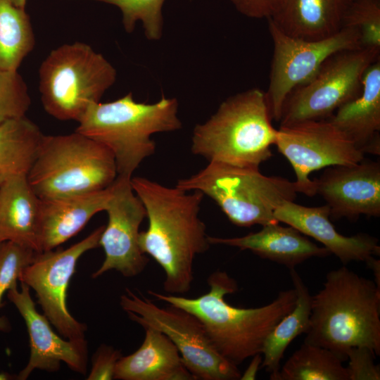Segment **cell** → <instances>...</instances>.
<instances>
[{
    "instance_id": "35",
    "label": "cell",
    "mask_w": 380,
    "mask_h": 380,
    "mask_svg": "<svg viewBox=\"0 0 380 380\" xmlns=\"http://www.w3.org/2000/svg\"><path fill=\"white\" fill-rule=\"evenodd\" d=\"M253 359L243 374L241 375V380H254L258 369L261 367L262 356L261 353H258L252 357Z\"/></svg>"
},
{
    "instance_id": "3",
    "label": "cell",
    "mask_w": 380,
    "mask_h": 380,
    "mask_svg": "<svg viewBox=\"0 0 380 380\" xmlns=\"http://www.w3.org/2000/svg\"><path fill=\"white\" fill-rule=\"evenodd\" d=\"M310 321L303 342L330 350L343 362L357 346L380 355V287L346 266L327 274L312 296Z\"/></svg>"
},
{
    "instance_id": "26",
    "label": "cell",
    "mask_w": 380,
    "mask_h": 380,
    "mask_svg": "<svg viewBox=\"0 0 380 380\" xmlns=\"http://www.w3.org/2000/svg\"><path fill=\"white\" fill-rule=\"evenodd\" d=\"M35 44L30 18L9 0H0V69L18 70Z\"/></svg>"
},
{
    "instance_id": "24",
    "label": "cell",
    "mask_w": 380,
    "mask_h": 380,
    "mask_svg": "<svg viewBox=\"0 0 380 380\" xmlns=\"http://www.w3.org/2000/svg\"><path fill=\"white\" fill-rule=\"evenodd\" d=\"M289 272L296 293L295 305L270 332L261 352L263 355L261 367L270 374V380L278 373L289 345L298 336L306 334L310 324L312 296L296 268L290 269Z\"/></svg>"
},
{
    "instance_id": "22",
    "label": "cell",
    "mask_w": 380,
    "mask_h": 380,
    "mask_svg": "<svg viewBox=\"0 0 380 380\" xmlns=\"http://www.w3.org/2000/svg\"><path fill=\"white\" fill-rule=\"evenodd\" d=\"M40 198L27 175L14 177L0 186V241H10L40 252Z\"/></svg>"
},
{
    "instance_id": "15",
    "label": "cell",
    "mask_w": 380,
    "mask_h": 380,
    "mask_svg": "<svg viewBox=\"0 0 380 380\" xmlns=\"http://www.w3.org/2000/svg\"><path fill=\"white\" fill-rule=\"evenodd\" d=\"M20 283V290L15 285L7 291L8 298L25 321L30 338V358L17 379L26 380L34 369L57 372L61 362L75 372L85 374L88 362L86 339L73 341L58 336L46 317L37 310L30 288Z\"/></svg>"
},
{
    "instance_id": "12",
    "label": "cell",
    "mask_w": 380,
    "mask_h": 380,
    "mask_svg": "<svg viewBox=\"0 0 380 380\" xmlns=\"http://www.w3.org/2000/svg\"><path fill=\"white\" fill-rule=\"evenodd\" d=\"M104 226L66 249L36 253L23 271L19 281L35 292L38 303L51 324L63 338L85 339L87 327L78 322L67 307V290L80 258L99 246Z\"/></svg>"
},
{
    "instance_id": "23",
    "label": "cell",
    "mask_w": 380,
    "mask_h": 380,
    "mask_svg": "<svg viewBox=\"0 0 380 380\" xmlns=\"http://www.w3.org/2000/svg\"><path fill=\"white\" fill-rule=\"evenodd\" d=\"M352 0H286L270 19L291 37L314 41L331 37L342 28V21Z\"/></svg>"
},
{
    "instance_id": "5",
    "label": "cell",
    "mask_w": 380,
    "mask_h": 380,
    "mask_svg": "<svg viewBox=\"0 0 380 380\" xmlns=\"http://www.w3.org/2000/svg\"><path fill=\"white\" fill-rule=\"evenodd\" d=\"M271 120L265 92L253 88L236 94L195 126L191 151L208 162L259 169L272 157L277 136Z\"/></svg>"
},
{
    "instance_id": "1",
    "label": "cell",
    "mask_w": 380,
    "mask_h": 380,
    "mask_svg": "<svg viewBox=\"0 0 380 380\" xmlns=\"http://www.w3.org/2000/svg\"><path fill=\"white\" fill-rule=\"evenodd\" d=\"M130 182L148 222L146 230L139 233L141 251L163 270L167 293H187L194 279V260L210 245L205 224L199 217L204 195L141 177H132Z\"/></svg>"
},
{
    "instance_id": "9",
    "label": "cell",
    "mask_w": 380,
    "mask_h": 380,
    "mask_svg": "<svg viewBox=\"0 0 380 380\" xmlns=\"http://www.w3.org/2000/svg\"><path fill=\"white\" fill-rule=\"evenodd\" d=\"M120 305L129 319L144 329L164 334L176 346L195 379H240L237 366L215 349L203 325L191 313L171 305L160 307L129 289L120 296Z\"/></svg>"
},
{
    "instance_id": "20",
    "label": "cell",
    "mask_w": 380,
    "mask_h": 380,
    "mask_svg": "<svg viewBox=\"0 0 380 380\" xmlns=\"http://www.w3.org/2000/svg\"><path fill=\"white\" fill-rule=\"evenodd\" d=\"M279 223L264 225L258 232L239 237L208 236V241L210 244L249 250L289 270L312 257L324 258L331 254L327 248L318 246L294 227H283Z\"/></svg>"
},
{
    "instance_id": "7",
    "label": "cell",
    "mask_w": 380,
    "mask_h": 380,
    "mask_svg": "<svg viewBox=\"0 0 380 380\" xmlns=\"http://www.w3.org/2000/svg\"><path fill=\"white\" fill-rule=\"evenodd\" d=\"M175 186L201 191L232 224L243 227L279 222L274 210L284 201H293L298 193L295 182L286 178L220 162H208L199 172L178 179Z\"/></svg>"
},
{
    "instance_id": "37",
    "label": "cell",
    "mask_w": 380,
    "mask_h": 380,
    "mask_svg": "<svg viewBox=\"0 0 380 380\" xmlns=\"http://www.w3.org/2000/svg\"><path fill=\"white\" fill-rule=\"evenodd\" d=\"M7 328V322L4 320V318H0V329H4ZM11 377L9 374L6 373H0V380H8Z\"/></svg>"
},
{
    "instance_id": "27",
    "label": "cell",
    "mask_w": 380,
    "mask_h": 380,
    "mask_svg": "<svg viewBox=\"0 0 380 380\" xmlns=\"http://www.w3.org/2000/svg\"><path fill=\"white\" fill-rule=\"evenodd\" d=\"M271 380H348V375L330 350L303 342Z\"/></svg>"
},
{
    "instance_id": "4",
    "label": "cell",
    "mask_w": 380,
    "mask_h": 380,
    "mask_svg": "<svg viewBox=\"0 0 380 380\" xmlns=\"http://www.w3.org/2000/svg\"><path fill=\"white\" fill-rule=\"evenodd\" d=\"M175 98L153 103L137 102L129 92L110 102L89 105L75 131L105 146L113 153L118 176L132 178L142 161L156 151L151 135L182 128Z\"/></svg>"
},
{
    "instance_id": "16",
    "label": "cell",
    "mask_w": 380,
    "mask_h": 380,
    "mask_svg": "<svg viewBox=\"0 0 380 380\" xmlns=\"http://www.w3.org/2000/svg\"><path fill=\"white\" fill-rule=\"evenodd\" d=\"M319 194L336 220L355 221L360 215H380V163L365 160L355 164L327 167L314 180Z\"/></svg>"
},
{
    "instance_id": "21",
    "label": "cell",
    "mask_w": 380,
    "mask_h": 380,
    "mask_svg": "<svg viewBox=\"0 0 380 380\" xmlns=\"http://www.w3.org/2000/svg\"><path fill=\"white\" fill-rule=\"evenodd\" d=\"M141 346L122 356L114 374L120 380H195L173 343L162 332L144 328Z\"/></svg>"
},
{
    "instance_id": "14",
    "label": "cell",
    "mask_w": 380,
    "mask_h": 380,
    "mask_svg": "<svg viewBox=\"0 0 380 380\" xmlns=\"http://www.w3.org/2000/svg\"><path fill=\"white\" fill-rule=\"evenodd\" d=\"M130 180L118 176L110 186L111 195L105 210L108 223L99 239L105 258L92 274L93 278L110 270L119 272L125 277H136L148 264L139 243V227L146 217V210Z\"/></svg>"
},
{
    "instance_id": "6",
    "label": "cell",
    "mask_w": 380,
    "mask_h": 380,
    "mask_svg": "<svg viewBox=\"0 0 380 380\" xmlns=\"http://www.w3.org/2000/svg\"><path fill=\"white\" fill-rule=\"evenodd\" d=\"M118 177L113 153L105 146L75 132L44 135L27 175L42 200L103 190Z\"/></svg>"
},
{
    "instance_id": "38",
    "label": "cell",
    "mask_w": 380,
    "mask_h": 380,
    "mask_svg": "<svg viewBox=\"0 0 380 380\" xmlns=\"http://www.w3.org/2000/svg\"><path fill=\"white\" fill-rule=\"evenodd\" d=\"M13 5L18 8H25L27 0H9Z\"/></svg>"
},
{
    "instance_id": "10",
    "label": "cell",
    "mask_w": 380,
    "mask_h": 380,
    "mask_svg": "<svg viewBox=\"0 0 380 380\" xmlns=\"http://www.w3.org/2000/svg\"><path fill=\"white\" fill-rule=\"evenodd\" d=\"M380 49L342 51L328 58L315 76L298 87L286 99L280 126L329 119L343 104L361 93L369 66L379 58Z\"/></svg>"
},
{
    "instance_id": "30",
    "label": "cell",
    "mask_w": 380,
    "mask_h": 380,
    "mask_svg": "<svg viewBox=\"0 0 380 380\" xmlns=\"http://www.w3.org/2000/svg\"><path fill=\"white\" fill-rule=\"evenodd\" d=\"M30 104L27 86L18 70L0 69V124L25 116Z\"/></svg>"
},
{
    "instance_id": "25",
    "label": "cell",
    "mask_w": 380,
    "mask_h": 380,
    "mask_svg": "<svg viewBox=\"0 0 380 380\" xmlns=\"http://www.w3.org/2000/svg\"><path fill=\"white\" fill-rule=\"evenodd\" d=\"M44 134L26 116L0 124V186L19 175H27Z\"/></svg>"
},
{
    "instance_id": "31",
    "label": "cell",
    "mask_w": 380,
    "mask_h": 380,
    "mask_svg": "<svg viewBox=\"0 0 380 380\" xmlns=\"http://www.w3.org/2000/svg\"><path fill=\"white\" fill-rule=\"evenodd\" d=\"M36 253L13 241L0 243V308L4 305V293L17 285L23 270L30 264Z\"/></svg>"
},
{
    "instance_id": "2",
    "label": "cell",
    "mask_w": 380,
    "mask_h": 380,
    "mask_svg": "<svg viewBox=\"0 0 380 380\" xmlns=\"http://www.w3.org/2000/svg\"><path fill=\"white\" fill-rule=\"evenodd\" d=\"M209 291L196 298L148 291L156 300L183 309L203 325L215 349L238 366L261 353L264 342L279 321L293 308L294 289L280 291L270 303L251 308L234 307L225 296L238 291L237 282L225 271L217 270L208 278Z\"/></svg>"
},
{
    "instance_id": "8",
    "label": "cell",
    "mask_w": 380,
    "mask_h": 380,
    "mask_svg": "<svg viewBox=\"0 0 380 380\" xmlns=\"http://www.w3.org/2000/svg\"><path fill=\"white\" fill-rule=\"evenodd\" d=\"M39 76L45 111L59 120L78 122L115 83L117 72L101 53L75 42L53 49L42 61Z\"/></svg>"
},
{
    "instance_id": "13",
    "label": "cell",
    "mask_w": 380,
    "mask_h": 380,
    "mask_svg": "<svg viewBox=\"0 0 380 380\" xmlns=\"http://www.w3.org/2000/svg\"><path fill=\"white\" fill-rule=\"evenodd\" d=\"M274 144L295 172L298 192L308 196L316 194L315 182L309 177L313 171L355 164L365 158V153L329 120L280 126Z\"/></svg>"
},
{
    "instance_id": "11",
    "label": "cell",
    "mask_w": 380,
    "mask_h": 380,
    "mask_svg": "<svg viewBox=\"0 0 380 380\" xmlns=\"http://www.w3.org/2000/svg\"><path fill=\"white\" fill-rule=\"evenodd\" d=\"M274 50L267 91L272 119L279 122L284 103L298 87L311 80L336 53L362 48L359 32L343 27L330 37L310 41L288 35L267 19Z\"/></svg>"
},
{
    "instance_id": "34",
    "label": "cell",
    "mask_w": 380,
    "mask_h": 380,
    "mask_svg": "<svg viewBox=\"0 0 380 380\" xmlns=\"http://www.w3.org/2000/svg\"><path fill=\"white\" fill-rule=\"evenodd\" d=\"M242 15L251 18H272L286 0H229Z\"/></svg>"
},
{
    "instance_id": "36",
    "label": "cell",
    "mask_w": 380,
    "mask_h": 380,
    "mask_svg": "<svg viewBox=\"0 0 380 380\" xmlns=\"http://www.w3.org/2000/svg\"><path fill=\"white\" fill-rule=\"evenodd\" d=\"M366 265L369 267L374 275V282L380 287V261L376 259L374 257L371 258Z\"/></svg>"
},
{
    "instance_id": "33",
    "label": "cell",
    "mask_w": 380,
    "mask_h": 380,
    "mask_svg": "<svg viewBox=\"0 0 380 380\" xmlns=\"http://www.w3.org/2000/svg\"><path fill=\"white\" fill-rule=\"evenodd\" d=\"M122 355L114 348L101 345L92 357L88 380H110L114 379L116 365Z\"/></svg>"
},
{
    "instance_id": "18",
    "label": "cell",
    "mask_w": 380,
    "mask_h": 380,
    "mask_svg": "<svg viewBox=\"0 0 380 380\" xmlns=\"http://www.w3.org/2000/svg\"><path fill=\"white\" fill-rule=\"evenodd\" d=\"M110 186L84 194L40 199V252L53 250L66 242L80 232L94 215L105 210L111 195Z\"/></svg>"
},
{
    "instance_id": "32",
    "label": "cell",
    "mask_w": 380,
    "mask_h": 380,
    "mask_svg": "<svg viewBox=\"0 0 380 380\" xmlns=\"http://www.w3.org/2000/svg\"><path fill=\"white\" fill-rule=\"evenodd\" d=\"M376 355L365 346L353 347L348 352V380H379L380 367L374 363Z\"/></svg>"
},
{
    "instance_id": "39",
    "label": "cell",
    "mask_w": 380,
    "mask_h": 380,
    "mask_svg": "<svg viewBox=\"0 0 380 380\" xmlns=\"http://www.w3.org/2000/svg\"><path fill=\"white\" fill-rule=\"evenodd\" d=\"M0 243H1V241H0Z\"/></svg>"
},
{
    "instance_id": "28",
    "label": "cell",
    "mask_w": 380,
    "mask_h": 380,
    "mask_svg": "<svg viewBox=\"0 0 380 380\" xmlns=\"http://www.w3.org/2000/svg\"><path fill=\"white\" fill-rule=\"evenodd\" d=\"M118 7L125 31L131 33L141 21L146 37L158 40L163 35V6L165 0H91Z\"/></svg>"
},
{
    "instance_id": "19",
    "label": "cell",
    "mask_w": 380,
    "mask_h": 380,
    "mask_svg": "<svg viewBox=\"0 0 380 380\" xmlns=\"http://www.w3.org/2000/svg\"><path fill=\"white\" fill-rule=\"evenodd\" d=\"M364 153H380V60L366 70L360 94L329 119Z\"/></svg>"
},
{
    "instance_id": "29",
    "label": "cell",
    "mask_w": 380,
    "mask_h": 380,
    "mask_svg": "<svg viewBox=\"0 0 380 380\" xmlns=\"http://www.w3.org/2000/svg\"><path fill=\"white\" fill-rule=\"evenodd\" d=\"M343 27L359 32L362 47L380 49V0H352L343 18Z\"/></svg>"
},
{
    "instance_id": "17",
    "label": "cell",
    "mask_w": 380,
    "mask_h": 380,
    "mask_svg": "<svg viewBox=\"0 0 380 380\" xmlns=\"http://www.w3.org/2000/svg\"><path fill=\"white\" fill-rule=\"evenodd\" d=\"M274 215L279 222L322 243L343 265L352 261L366 263L371 258L380 255L376 237L363 233L351 236L339 234L330 222V209L327 204L308 207L284 201L276 208Z\"/></svg>"
}]
</instances>
